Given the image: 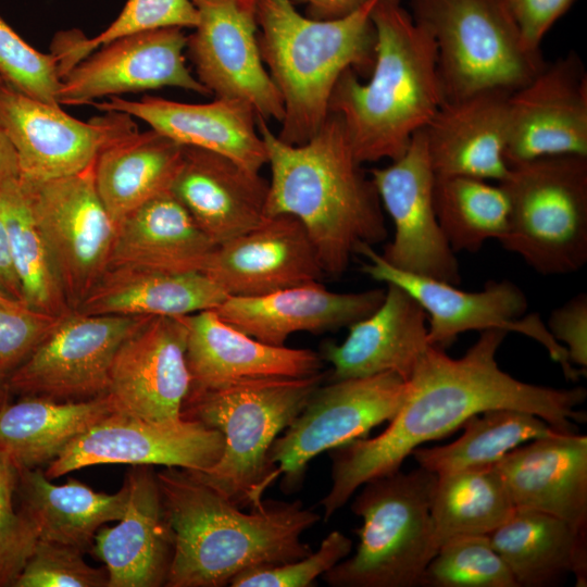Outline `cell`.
<instances>
[{"instance_id": "6da1fadb", "label": "cell", "mask_w": 587, "mask_h": 587, "mask_svg": "<svg viewBox=\"0 0 587 587\" xmlns=\"http://www.w3.org/2000/svg\"><path fill=\"white\" fill-rule=\"evenodd\" d=\"M508 333L480 332L464 355L454 359L429 345L407 380L403 402L388 427L330 450L332 485L320 501L324 522L367 480L400 470L422 444L453 433L471 416L491 409L533 413L554 429L573 433L586 421L578 410L584 387L551 388L519 380L502 371L496 355Z\"/></svg>"}, {"instance_id": "7a4b0ae2", "label": "cell", "mask_w": 587, "mask_h": 587, "mask_svg": "<svg viewBox=\"0 0 587 587\" xmlns=\"http://www.w3.org/2000/svg\"><path fill=\"white\" fill-rule=\"evenodd\" d=\"M173 533L165 586L224 587L243 571L280 565L310 554L302 534L321 516L302 501H264L249 513L192 471L157 472Z\"/></svg>"}, {"instance_id": "3957f363", "label": "cell", "mask_w": 587, "mask_h": 587, "mask_svg": "<svg viewBox=\"0 0 587 587\" xmlns=\"http://www.w3.org/2000/svg\"><path fill=\"white\" fill-rule=\"evenodd\" d=\"M257 126L271 167L265 214L295 216L325 274L341 275L361 245L387 238L377 190L338 114L329 113L317 133L297 146L282 141L261 117Z\"/></svg>"}, {"instance_id": "277c9868", "label": "cell", "mask_w": 587, "mask_h": 587, "mask_svg": "<svg viewBox=\"0 0 587 587\" xmlns=\"http://www.w3.org/2000/svg\"><path fill=\"white\" fill-rule=\"evenodd\" d=\"M371 17L376 46L370 79L362 83L346 70L328 102L362 164L401 157L444 102L435 41L402 0H375Z\"/></svg>"}, {"instance_id": "5b68a950", "label": "cell", "mask_w": 587, "mask_h": 587, "mask_svg": "<svg viewBox=\"0 0 587 587\" xmlns=\"http://www.w3.org/2000/svg\"><path fill=\"white\" fill-rule=\"evenodd\" d=\"M375 0L352 14L321 21L298 12L291 0H257L261 58L284 102L276 135L289 145L309 141L326 120L339 76L348 68L370 75L376 32Z\"/></svg>"}, {"instance_id": "8992f818", "label": "cell", "mask_w": 587, "mask_h": 587, "mask_svg": "<svg viewBox=\"0 0 587 587\" xmlns=\"http://www.w3.org/2000/svg\"><path fill=\"white\" fill-rule=\"evenodd\" d=\"M324 379L325 374L319 373L189 389L180 416L215 428L224 437L218 462L207 472H192L239 508H260L274 483L267 452Z\"/></svg>"}, {"instance_id": "52a82bcc", "label": "cell", "mask_w": 587, "mask_h": 587, "mask_svg": "<svg viewBox=\"0 0 587 587\" xmlns=\"http://www.w3.org/2000/svg\"><path fill=\"white\" fill-rule=\"evenodd\" d=\"M437 475L419 466L365 482L352 501L362 519L354 554L323 575L333 587H415L438 551L430 514Z\"/></svg>"}, {"instance_id": "ba28073f", "label": "cell", "mask_w": 587, "mask_h": 587, "mask_svg": "<svg viewBox=\"0 0 587 587\" xmlns=\"http://www.w3.org/2000/svg\"><path fill=\"white\" fill-rule=\"evenodd\" d=\"M432 35L444 101L476 92L512 93L546 64L524 42L507 0H409Z\"/></svg>"}, {"instance_id": "9c48e42d", "label": "cell", "mask_w": 587, "mask_h": 587, "mask_svg": "<svg viewBox=\"0 0 587 587\" xmlns=\"http://www.w3.org/2000/svg\"><path fill=\"white\" fill-rule=\"evenodd\" d=\"M499 184L510 204L502 247L542 275L579 271L587 262V157L512 164Z\"/></svg>"}, {"instance_id": "30bf717a", "label": "cell", "mask_w": 587, "mask_h": 587, "mask_svg": "<svg viewBox=\"0 0 587 587\" xmlns=\"http://www.w3.org/2000/svg\"><path fill=\"white\" fill-rule=\"evenodd\" d=\"M357 254L366 259L361 266L364 274L401 287L421 304L427 314L430 345L446 349L462 333L500 328L539 342L567 379L575 382L586 374L570 362L565 348L552 337L537 313L525 314L527 298L511 280H489L482 290L465 291L457 285L395 268L373 246L361 245Z\"/></svg>"}, {"instance_id": "8fae6325", "label": "cell", "mask_w": 587, "mask_h": 587, "mask_svg": "<svg viewBox=\"0 0 587 587\" xmlns=\"http://www.w3.org/2000/svg\"><path fill=\"white\" fill-rule=\"evenodd\" d=\"M405 391L407 382L395 373L321 384L267 452L274 482L282 478L284 492L298 490L312 459L389 422Z\"/></svg>"}, {"instance_id": "7c38bea8", "label": "cell", "mask_w": 587, "mask_h": 587, "mask_svg": "<svg viewBox=\"0 0 587 587\" xmlns=\"http://www.w3.org/2000/svg\"><path fill=\"white\" fill-rule=\"evenodd\" d=\"M20 183L74 310L109 268L116 230L97 192L93 164L76 174Z\"/></svg>"}, {"instance_id": "4fadbf2b", "label": "cell", "mask_w": 587, "mask_h": 587, "mask_svg": "<svg viewBox=\"0 0 587 587\" xmlns=\"http://www.w3.org/2000/svg\"><path fill=\"white\" fill-rule=\"evenodd\" d=\"M148 317L70 311L10 372V392L59 401L104 395L115 353Z\"/></svg>"}, {"instance_id": "5bb4252c", "label": "cell", "mask_w": 587, "mask_h": 587, "mask_svg": "<svg viewBox=\"0 0 587 587\" xmlns=\"http://www.w3.org/2000/svg\"><path fill=\"white\" fill-rule=\"evenodd\" d=\"M198 21L186 49L198 80L216 98L251 104L265 120L284 117L283 98L261 58L257 0H191Z\"/></svg>"}, {"instance_id": "9a60e30c", "label": "cell", "mask_w": 587, "mask_h": 587, "mask_svg": "<svg viewBox=\"0 0 587 587\" xmlns=\"http://www.w3.org/2000/svg\"><path fill=\"white\" fill-rule=\"evenodd\" d=\"M0 121L15 149L20 178L45 180L79 173L99 152L137 129L126 113L83 122L24 95L0 77Z\"/></svg>"}, {"instance_id": "2e32d148", "label": "cell", "mask_w": 587, "mask_h": 587, "mask_svg": "<svg viewBox=\"0 0 587 587\" xmlns=\"http://www.w3.org/2000/svg\"><path fill=\"white\" fill-rule=\"evenodd\" d=\"M223 449L221 432L199 421L155 422L115 411L72 440L45 473L53 479L98 464L207 472L218 462Z\"/></svg>"}, {"instance_id": "e0dca14e", "label": "cell", "mask_w": 587, "mask_h": 587, "mask_svg": "<svg viewBox=\"0 0 587 587\" xmlns=\"http://www.w3.org/2000/svg\"><path fill=\"white\" fill-rule=\"evenodd\" d=\"M369 174L395 228L383 259L400 271L459 285L460 265L434 207L435 173L423 128L401 157Z\"/></svg>"}, {"instance_id": "ac0fdd59", "label": "cell", "mask_w": 587, "mask_h": 587, "mask_svg": "<svg viewBox=\"0 0 587 587\" xmlns=\"http://www.w3.org/2000/svg\"><path fill=\"white\" fill-rule=\"evenodd\" d=\"M566 154L587 157V72L574 51L546 63L508 100L509 166Z\"/></svg>"}, {"instance_id": "d6986e66", "label": "cell", "mask_w": 587, "mask_h": 587, "mask_svg": "<svg viewBox=\"0 0 587 587\" xmlns=\"http://www.w3.org/2000/svg\"><path fill=\"white\" fill-rule=\"evenodd\" d=\"M186 42L183 28L165 27L103 45L62 77L58 102L60 105L91 104L104 97L162 87L210 96L186 64Z\"/></svg>"}, {"instance_id": "ffe728a7", "label": "cell", "mask_w": 587, "mask_h": 587, "mask_svg": "<svg viewBox=\"0 0 587 587\" xmlns=\"http://www.w3.org/2000/svg\"><path fill=\"white\" fill-rule=\"evenodd\" d=\"M186 340L185 316H149L123 341L105 392L117 412L155 422L182 417L191 383Z\"/></svg>"}, {"instance_id": "44dd1931", "label": "cell", "mask_w": 587, "mask_h": 587, "mask_svg": "<svg viewBox=\"0 0 587 587\" xmlns=\"http://www.w3.org/2000/svg\"><path fill=\"white\" fill-rule=\"evenodd\" d=\"M202 272L232 297L263 296L325 274L303 225L288 214L266 216L216 245Z\"/></svg>"}, {"instance_id": "7402d4cb", "label": "cell", "mask_w": 587, "mask_h": 587, "mask_svg": "<svg viewBox=\"0 0 587 587\" xmlns=\"http://www.w3.org/2000/svg\"><path fill=\"white\" fill-rule=\"evenodd\" d=\"M124 482V514L115 526L100 527L90 552L104 564L108 587L165 586L174 545L157 472L133 465Z\"/></svg>"}, {"instance_id": "603a6c76", "label": "cell", "mask_w": 587, "mask_h": 587, "mask_svg": "<svg viewBox=\"0 0 587 587\" xmlns=\"http://www.w3.org/2000/svg\"><path fill=\"white\" fill-rule=\"evenodd\" d=\"M185 321L190 389L322 373L320 353L262 342L225 322L214 310L187 315Z\"/></svg>"}, {"instance_id": "cb8c5ba5", "label": "cell", "mask_w": 587, "mask_h": 587, "mask_svg": "<svg viewBox=\"0 0 587 587\" xmlns=\"http://www.w3.org/2000/svg\"><path fill=\"white\" fill-rule=\"evenodd\" d=\"M91 104L104 112L116 111L139 118L182 146L222 154L251 172L260 173L267 164L265 145L257 126L258 115L246 101L216 98L195 104L153 96L137 101L113 96Z\"/></svg>"}, {"instance_id": "d4e9b609", "label": "cell", "mask_w": 587, "mask_h": 587, "mask_svg": "<svg viewBox=\"0 0 587 587\" xmlns=\"http://www.w3.org/2000/svg\"><path fill=\"white\" fill-rule=\"evenodd\" d=\"M385 288L336 292L320 282L255 297L228 296L214 311L247 335L272 346H285L291 334H322L349 327L383 302Z\"/></svg>"}, {"instance_id": "484cf974", "label": "cell", "mask_w": 587, "mask_h": 587, "mask_svg": "<svg viewBox=\"0 0 587 587\" xmlns=\"http://www.w3.org/2000/svg\"><path fill=\"white\" fill-rule=\"evenodd\" d=\"M515 508L559 517L587 533V437L559 432L533 439L496 464Z\"/></svg>"}, {"instance_id": "4316f807", "label": "cell", "mask_w": 587, "mask_h": 587, "mask_svg": "<svg viewBox=\"0 0 587 587\" xmlns=\"http://www.w3.org/2000/svg\"><path fill=\"white\" fill-rule=\"evenodd\" d=\"M386 285L380 305L351 324L342 342L322 346V360L333 366L329 380L395 373L407 382L430 345L424 309L401 287Z\"/></svg>"}, {"instance_id": "83f0119b", "label": "cell", "mask_w": 587, "mask_h": 587, "mask_svg": "<svg viewBox=\"0 0 587 587\" xmlns=\"http://www.w3.org/2000/svg\"><path fill=\"white\" fill-rule=\"evenodd\" d=\"M170 190L215 245L266 217L268 182L229 158L201 148L184 146Z\"/></svg>"}, {"instance_id": "f1b7e54d", "label": "cell", "mask_w": 587, "mask_h": 587, "mask_svg": "<svg viewBox=\"0 0 587 587\" xmlns=\"http://www.w3.org/2000/svg\"><path fill=\"white\" fill-rule=\"evenodd\" d=\"M502 90L444 101L423 128L435 175L502 182L509 173L508 100Z\"/></svg>"}, {"instance_id": "f546056e", "label": "cell", "mask_w": 587, "mask_h": 587, "mask_svg": "<svg viewBox=\"0 0 587 587\" xmlns=\"http://www.w3.org/2000/svg\"><path fill=\"white\" fill-rule=\"evenodd\" d=\"M215 246L171 190H166L116 224L110 266L202 272Z\"/></svg>"}, {"instance_id": "4dcf8cb0", "label": "cell", "mask_w": 587, "mask_h": 587, "mask_svg": "<svg viewBox=\"0 0 587 587\" xmlns=\"http://www.w3.org/2000/svg\"><path fill=\"white\" fill-rule=\"evenodd\" d=\"M228 296L203 272L170 273L110 266L74 309L85 314L191 315L214 310Z\"/></svg>"}, {"instance_id": "1f68e13d", "label": "cell", "mask_w": 587, "mask_h": 587, "mask_svg": "<svg viewBox=\"0 0 587 587\" xmlns=\"http://www.w3.org/2000/svg\"><path fill=\"white\" fill-rule=\"evenodd\" d=\"M39 467L18 469L16 496L21 511L40 540L90 550L97 532L118 521L125 511L128 489L124 482L115 494L98 492L70 478L58 485Z\"/></svg>"}, {"instance_id": "d6a6232c", "label": "cell", "mask_w": 587, "mask_h": 587, "mask_svg": "<svg viewBox=\"0 0 587 587\" xmlns=\"http://www.w3.org/2000/svg\"><path fill=\"white\" fill-rule=\"evenodd\" d=\"M586 535L551 514L515 508L512 515L487 536L519 587L547 586L570 573L574 574L577 586L585 587Z\"/></svg>"}, {"instance_id": "836d02e7", "label": "cell", "mask_w": 587, "mask_h": 587, "mask_svg": "<svg viewBox=\"0 0 587 587\" xmlns=\"http://www.w3.org/2000/svg\"><path fill=\"white\" fill-rule=\"evenodd\" d=\"M184 146L154 129H138L104 147L93 163L97 192L114 224L170 190Z\"/></svg>"}, {"instance_id": "e575fe53", "label": "cell", "mask_w": 587, "mask_h": 587, "mask_svg": "<svg viewBox=\"0 0 587 587\" xmlns=\"http://www.w3.org/2000/svg\"><path fill=\"white\" fill-rule=\"evenodd\" d=\"M115 411L107 394L78 401L23 396L0 408V453L17 469L50 463L72 440Z\"/></svg>"}, {"instance_id": "d590c367", "label": "cell", "mask_w": 587, "mask_h": 587, "mask_svg": "<svg viewBox=\"0 0 587 587\" xmlns=\"http://www.w3.org/2000/svg\"><path fill=\"white\" fill-rule=\"evenodd\" d=\"M514 510L494 465L439 474L430 508L437 548L454 537L488 535Z\"/></svg>"}, {"instance_id": "8d00e7d4", "label": "cell", "mask_w": 587, "mask_h": 587, "mask_svg": "<svg viewBox=\"0 0 587 587\" xmlns=\"http://www.w3.org/2000/svg\"><path fill=\"white\" fill-rule=\"evenodd\" d=\"M462 427L463 434L449 445L417 447L412 454L419 466L436 475L490 466L522 444L559 433L533 413L508 408L475 414Z\"/></svg>"}, {"instance_id": "74e56055", "label": "cell", "mask_w": 587, "mask_h": 587, "mask_svg": "<svg viewBox=\"0 0 587 587\" xmlns=\"http://www.w3.org/2000/svg\"><path fill=\"white\" fill-rule=\"evenodd\" d=\"M0 216L25 304L53 317L72 311L20 178L0 187Z\"/></svg>"}, {"instance_id": "f35d334b", "label": "cell", "mask_w": 587, "mask_h": 587, "mask_svg": "<svg viewBox=\"0 0 587 587\" xmlns=\"http://www.w3.org/2000/svg\"><path fill=\"white\" fill-rule=\"evenodd\" d=\"M434 207L454 252H477L487 240H500L509 227V199L499 183L435 175Z\"/></svg>"}, {"instance_id": "ab89813d", "label": "cell", "mask_w": 587, "mask_h": 587, "mask_svg": "<svg viewBox=\"0 0 587 587\" xmlns=\"http://www.w3.org/2000/svg\"><path fill=\"white\" fill-rule=\"evenodd\" d=\"M198 13L191 0H127L118 16L99 35L88 38L73 29L59 33L52 42L61 76L115 39L158 28H193Z\"/></svg>"}, {"instance_id": "60d3db41", "label": "cell", "mask_w": 587, "mask_h": 587, "mask_svg": "<svg viewBox=\"0 0 587 587\" xmlns=\"http://www.w3.org/2000/svg\"><path fill=\"white\" fill-rule=\"evenodd\" d=\"M420 586L519 587L487 535L459 536L441 545Z\"/></svg>"}, {"instance_id": "b9f144b4", "label": "cell", "mask_w": 587, "mask_h": 587, "mask_svg": "<svg viewBox=\"0 0 587 587\" xmlns=\"http://www.w3.org/2000/svg\"><path fill=\"white\" fill-rule=\"evenodd\" d=\"M0 77L36 100L60 105L61 73L57 58L29 46L0 17Z\"/></svg>"}, {"instance_id": "7bdbcfd3", "label": "cell", "mask_w": 587, "mask_h": 587, "mask_svg": "<svg viewBox=\"0 0 587 587\" xmlns=\"http://www.w3.org/2000/svg\"><path fill=\"white\" fill-rule=\"evenodd\" d=\"M108 571L92 567L83 551L38 539L14 587H108Z\"/></svg>"}, {"instance_id": "ee69618b", "label": "cell", "mask_w": 587, "mask_h": 587, "mask_svg": "<svg viewBox=\"0 0 587 587\" xmlns=\"http://www.w3.org/2000/svg\"><path fill=\"white\" fill-rule=\"evenodd\" d=\"M18 469L0 453V587H14L38 541L32 522L14 508Z\"/></svg>"}, {"instance_id": "f6af8a7d", "label": "cell", "mask_w": 587, "mask_h": 587, "mask_svg": "<svg viewBox=\"0 0 587 587\" xmlns=\"http://www.w3.org/2000/svg\"><path fill=\"white\" fill-rule=\"evenodd\" d=\"M352 550V541L339 530L330 532L316 551L280 565L250 569L235 576L232 587H312Z\"/></svg>"}, {"instance_id": "bcb514c9", "label": "cell", "mask_w": 587, "mask_h": 587, "mask_svg": "<svg viewBox=\"0 0 587 587\" xmlns=\"http://www.w3.org/2000/svg\"><path fill=\"white\" fill-rule=\"evenodd\" d=\"M59 317L0 299V366L9 374L46 336Z\"/></svg>"}, {"instance_id": "7dc6e473", "label": "cell", "mask_w": 587, "mask_h": 587, "mask_svg": "<svg viewBox=\"0 0 587 587\" xmlns=\"http://www.w3.org/2000/svg\"><path fill=\"white\" fill-rule=\"evenodd\" d=\"M546 326L552 337L565 348L570 362L579 370H586L587 295L580 292L554 309Z\"/></svg>"}, {"instance_id": "c3c4849f", "label": "cell", "mask_w": 587, "mask_h": 587, "mask_svg": "<svg viewBox=\"0 0 587 587\" xmlns=\"http://www.w3.org/2000/svg\"><path fill=\"white\" fill-rule=\"evenodd\" d=\"M525 45L541 51V42L575 0H507Z\"/></svg>"}, {"instance_id": "681fc988", "label": "cell", "mask_w": 587, "mask_h": 587, "mask_svg": "<svg viewBox=\"0 0 587 587\" xmlns=\"http://www.w3.org/2000/svg\"><path fill=\"white\" fill-rule=\"evenodd\" d=\"M0 299L25 304L22 287L16 275L4 224L0 216ZM26 305V304H25Z\"/></svg>"}, {"instance_id": "f907efd6", "label": "cell", "mask_w": 587, "mask_h": 587, "mask_svg": "<svg viewBox=\"0 0 587 587\" xmlns=\"http://www.w3.org/2000/svg\"><path fill=\"white\" fill-rule=\"evenodd\" d=\"M307 5V16L321 20H338L346 17L369 0H299Z\"/></svg>"}, {"instance_id": "816d5d0a", "label": "cell", "mask_w": 587, "mask_h": 587, "mask_svg": "<svg viewBox=\"0 0 587 587\" xmlns=\"http://www.w3.org/2000/svg\"><path fill=\"white\" fill-rule=\"evenodd\" d=\"M17 178H20L17 155L0 121V187Z\"/></svg>"}, {"instance_id": "f5cc1de1", "label": "cell", "mask_w": 587, "mask_h": 587, "mask_svg": "<svg viewBox=\"0 0 587 587\" xmlns=\"http://www.w3.org/2000/svg\"><path fill=\"white\" fill-rule=\"evenodd\" d=\"M8 377L9 373L0 366V408L8 402L10 394Z\"/></svg>"}]
</instances>
